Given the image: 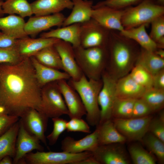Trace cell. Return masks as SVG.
<instances>
[{"mask_svg": "<svg viewBox=\"0 0 164 164\" xmlns=\"http://www.w3.org/2000/svg\"><path fill=\"white\" fill-rule=\"evenodd\" d=\"M59 39L54 38H31L28 36L18 39L15 46L22 59L30 58L44 48L54 45Z\"/></svg>", "mask_w": 164, "mask_h": 164, "instance_id": "19", "label": "cell"}, {"mask_svg": "<svg viewBox=\"0 0 164 164\" xmlns=\"http://www.w3.org/2000/svg\"><path fill=\"white\" fill-rule=\"evenodd\" d=\"M143 0H104L99 2L93 7L106 6L117 9H124L139 3Z\"/></svg>", "mask_w": 164, "mask_h": 164, "instance_id": "42", "label": "cell"}, {"mask_svg": "<svg viewBox=\"0 0 164 164\" xmlns=\"http://www.w3.org/2000/svg\"><path fill=\"white\" fill-rule=\"evenodd\" d=\"M135 63L143 67L152 75L164 69V59L153 52L142 48Z\"/></svg>", "mask_w": 164, "mask_h": 164, "instance_id": "29", "label": "cell"}, {"mask_svg": "<svg viewBox=\"0 0 164 164\" xmlns=\"http://www.w3.org/2000/svg\"><path fill=\"white\" fill-rule=\"evenodd\" d=\"M19 121V127L17 137L15 153L13 158V163L24 164L25 156L32 151H43L44 148L40 143V141L36 137L29 133Z\"/></svg>", "mask_w": 164, "mask_h": 164, "instance_id": "13", "label": "cell"}, {"mask_svg": "<svg viewBox=\"0 0 164 164\" xmlns=\"http://www.w3.org/2000/svg\"><path fill=\"white\" fill-rule=\"evenodd\" d=\"M135 100L116 97L113 107L112 118H131Z\"/></svg>", "mask_w": 164, "mask_h": 164, "instance_id": "32", "label": "cell"}, {"mask_svg": "<svg viewBox=\"0 0 164 164\" xmlns=\"http://www.w3.org/2000/svg\"><path fill=\"white\" fill-rule=\"evenodd\" d=\"M17 40V39L3 33L0 36V48H8L15 46Z\"/></svg>", "mask_w": 164, "mask_h": 164, "instance_id": "46", "label": "cell"}, {"mask_svg": "<svg viewBox=\"0 0 164 164\" xmlns=\"http://www.w3.org/2000/svg\"><path fill=\"white\" fill-rule=\"evenodd\" d=\"M75 164H99V163L92 154L89 157L77 162Z\"/></svg>", "mask_w": 164, "mask_h": 164, "instance_id": "47", "label": "cell"}, {"mask_svg": "<svg viewBox=\"0 0 164 164\" xmlns=\"http://www.w3.org/2000/svg\"><path fill=\"white\" fill-rule=\"evenodd\" d=\"M30 58L35 70L36 78L41 88L52 82L62 79L68 80L70 78L66 72L46 66L39 62L33 56Z\"/></svg>", "mask_w": 164, "mask_h": 164, "instance_id": "21", "label": "cell"}, {"mask_svg": "<svg viewBox=\"0 0 164 164\" xmlns=\"http://www.w3.org/2000/svg\"><path fill=\"white\" fill-rule=\"evenodd\" d=\"M2 8L4 14H16L23 18L33 14L30 3L27 0H5Z\"/></svg>", "mask_w": 164, "mask_h": 164, "instance_id": "31", "label": "cell"}, {"mask_svg": "<svg viewBox=\"0 0 164 164\" xmlns=\"http://www.w3.org/2000/svg\"><path fill=\"white\" fill-rule=\"evenodd\" d=\"M33 56L40 63L46 66L63 71L60 56L54 45L44 48Z\"/></svg>", "mask_w": 164, "mask_h": 164, "instance_id": "30", "label": "cell"}, {"mask_svg": "<svg viewBox=\"0 0 164 164\" xmlns=\"http://www.w3.org/2000/svg\"><path fill=\"white\" fill-rule=\"evenodd\" d=\"M19 117L6 113L0 114V136L19 120Z\"/></svg>", "mask_w": 164, "mask_h": 164, "instance_id": "44", "label": "cell"}, {"mask_svg": "<svg viewBox=\"0 0 164 164\" xmlns=\"http://www.w3.org/2000/svg\"><path fill=\"white\" fill-rule=\"evenodd\" d=\"M153 52L159 57L164 59V50L163 49L157 48Z\"/></svg>", "mask_w": 164, "mask_h": 164, "instance_id": "49", "label": "cell"}, {"mask_svg": "<svg viewBox=\"0 0 164 164\" xmlns=\"http://www.w3.org/2000/svg\"><path fill=\"white\" fill-rule=\"evenodd\" d=\"M98 135V131L96 128L92 133L78 140L67 136L61 142V149L63 151L73 153L86 151L92 152L99 145Z\"/></svg>", "mask_w": 164, "mask_h": 164, "instance_id": "18", "label": "cell"}, {"mask_svg": "<svg viewBox=\"0 0 164 164\" xmlns=\"http://www.w3.org/2000/svg\"><path fill=\"white\" fill-rule=\"evenodd\" d=\"M146 90L135 82L129 74L118 79L116 82V96L118 98L139 99Z\"/></svg>", "mask_w": 164, "mask_h": 164, "instance_id": "20", "label": "cell"}, {"mask_svg": "<svg viewBox=\"0 0 164 164\" xmlns=\"http://www.w3.org/2000/svg\"><path fill=\"white\" fill-rule=\"evenodd\" d=\"M11 157L9 156H6L4 157L0 160V164H12L13 163V160Z\"/></svg>", "mask_w": 164, "mask_h": 164, "instance_id": "48", "label": "cell"}, {"mask_svg": "<svg viewBox=\"0 0 164 164\" xmlns=\"http://www.w3.org/2000/svg\"><path fill=\"white\" fill-rule=\"evenodd\" d=\"M73 3L72 11L66 18L62 25L65 26L75 23H81L92 18L93 9L92 0H72Z\"/></svg>", "mask_w": 164, "mask_h": 164, "instance_id": "24", "label": "cell"}, {"mask_svg": "<svg viewBox=\"0 0 164 164\" xmlns=\"http://www.w3.org/2000/svg\"><path fill=\"white\" fill-rule=\"evenodd\" d=\"M37 110L49 118L68 115V111L57 81L50 83L41 88V101Z\"/></svg>", "mask_w": 164, "mask_h": 164, "instance_id": "6", "label": "cell"}, {"mask_svg": "<svg viewBox=\"0 0 164 164\" xmlns=\"http://www.w3.org/2000/svg\"><path fill=\"white\" fill-rule=\"evenodd\" d=\"M67 82L81 99L86 111L87 123L92 126H97L100 119L98 97L103 85L101 79H89L83 74L77 80L70 78Z\"/></svg>", "mask_w": 164, "mask_h": 164, "instance_id": "3", "label": "cell"}, {"mask_svg": "<svg viewBox=\"0 0 164 164\" xmlns=\"http://www.w3.org/2000/svg\"><path fill=\"white\" fill-rule=\"evenodd\" d=\"M103 85L99 93L98 102L100 110L99 123L112 119V111L116 98L115 89L117 80L105 70L101 76Z\"/></svg>", "mask_w": 164, "mask_h": 164, "instance_id": "10", "label": "cell"}, {"mask_svg": "<svg viewBox=\"0 0 164 164\" xmlns=\"http://www.w3.org/2000/svg\"><path fill=\"white\" fill-rule=\"evenodd\" d=\"M153 112L147 104L140 98L136 99L135 102L131 118L144 117Z\"/></svg>", "mask_w": 164, "mask_h": 164, "instance_id": "43", "label": "cell"}, {"mask_svg": "<svg viewBox=\"0 0 164 164\" xmlns=\"http://www.w3.org/2000/svg\"><path fill=\"white\" fill-rule=\"evenodd\" d=\"M19 124V120L0 136V160L6 156L14 158Z\"/></svg>", "mask_w": 164, "mask_h": 164, "instance_id": "28", "label": "cell"}, {"mask_svg": "<svg viewBox=\"0 0 164 164\" xmlns=\"http://www.w3.org/2000/svg\"><path fill=\"white\" fill-rule=\"evenodd\" d=\"M23 59L15 45L8 48H0V63L15 64Z\"/></svg>", "mask_w": 164, "mask_h": 164, "instance_id": "38", "label": "cell"}, {"mask_svg": "<svg viewBox=\"0 0 164 164\" xmlns=\"http://www.w3.org/2000/svg\"><path fill=\"white\" fill-rule=\"evenodd\" d=\"M128 152L135 164H155L156 160L152 155L141 146L133 144L129 146Z\"/></svg>", "mask_w": 164, "mask_h": 164, "instance_id": "36", "label": "cell"}, {"mask_svg": "<svg viewBox=\"0 0 164 164\" xmlns=\"http://www.w3.org/2000/svg\"><path fill=\"white\" fill-rule=\"evenodd\" d=\"M120 143L100 145L92 155L99 164H128L129 160Z\"/></svg>", "mask_w": 164, "mask_h": 164, "instance_id": "14", "label": "cell"}, {"mask_svg": "<svg viewBox=\"0 0 164 164\" xmlns=\"http://www.w3.org/2000/svg\"><path fill=\"white\" fill-rule=\"evenodd\" d=\"M153 87L164 90V69L153 75Z\"/></svg>", "mask_w": 164, "mask_h": 164, "instance_id": "45", "label": "cell"}, {"mask_svg": "<svg viewBox=\"0 0 164 164\" xmlns=\"http://www.w3.org/2000/svg\"><path fill=\"white\" fill-rule=\"evenodd\" d=\"M67 121L66 130L68 132H81L90 133V128L89 124L81 118H73Z\"/></svg>", "mask_w": 164, "mask_h": 164, "instance_id": "41", "label": "cell"}, {"mask_svg": "<svg viewBox=\"0 0 164 164\" xmlns=\"http://www.w3.org/2000/svg\"><path fill=\"white\" fill-rule=\"evenodd\" d=\"M92 18L110 30L119 32L124 28L122 23L124 9H117L106 6L93 7Z\"/></svg>", "mask_w": 164, "mask_h": 164, "instance_id": "12", "label": "cell"}, {"mask_svg": "<svg viewBox=\"0 0 164 164\" xmlns=\"http://www.w3.org/2000/svg\"><path fill=\"white\" fill-rule=\"evenodd\" d=\"M35 15H51L60 12L65 9H72V0H36L30 3Z\"/></svg>", "mask_w": 164, "mask_h": 164, "instance_id": "23", "label": "cell"}, {"mask_svg": "<svg viewBox=\"0 0 164 164\" xmlns=\"http://www.w3.org/2000/svg\"><path fill=\"white\" fill-rule=\"evenodd\" d=\"M110 31L91 18L80 23V46L84 48L107 47Z\"/></svg>", "mask_w": 164, "mask_h": 164, "instance_id": "8", "label": "cell"}, {"mask_svg": "<svg viewBox=\"0 0 164 164\" xmlns=\"http://www.w3.org/2000/svg\"><path fill=\"white\" fill-rule=\"evenodd\" d=\"M3 1V0H0V17H2L4 13L2 9V6Z\"/></svg>", "mask_w": 164, "mask_h": 164, "instance_id": "50", "label": "cell"}, {"mask_svg": "<svg viewBox=\"0 0 164 164\" xmlns=\"http://www.w3.org/2000/svg\"><path fill=\"white\" fill-rule=\"evenodd\" d=\"M155 2L158 4L164 6V0H153Z\"/></svg>", "mask_w": 164, "mask_h": 164, "instance_id": "51", "label": "cell"}, {"mask_svg": "<svg viewBox=\"0 0 164 164\" xmlns=\"http://www.w3.org/2000/svg\"><path fill=\"white\" fill-rule=\"evenodd\" d=\"M153 118L151 115L144 117L112 119L118 131L131 141H141L148 131L150 122Z\"/></svg>", "mask_w": 164, "mask_h": 164, "instance_id": "9", "label": "cell"}, {"mask_svg": "<svg viewBox=\"0 0 164 164\" xmlns=\"http://www.w3.org/2000/svg\"><path fill=\"white\" fill-rule=\"evenodd\" d=\"M66 18L60 12L47 15H35L30 17L25 23V30L28 35L35 36L52 27L62 26Z\"/></svg>", "mask_w": 164, "mask_h": 164, "instance_id": "17", "label": "cell"}, {"mask_svg": "<svg viewBox=\"0 0 164 164\" xmlns=\"http://www.w3.org/2000/svg\"><path fill=\"white\" fill-rule=\"evenodd\" d=\"M129 74L135 82L146 90L153 87V75L141 65L135 63Z\"/></svg>", "mask_w": 164, "mask_h": 164, "instance_id": "35", "label": "cell"}, {"mask_svg": "<svg viewBox=\"0 0 164 164\" xmlns=\"http://www.w3.org/2000/svg\"><path fill=\"white\" fill-rule=\"evenodd\" d=\"M98 131L99 145L115 143H123L126 138L117 129L112 119L99 124L96 128Z\"/></svg>", "mask_w": 164, "mask_h": 164, "instance_id": "26", "label": "cell"}, {"mask_svg": "<svg viewBox=\"0 0 164 164\" xmlns=\"http://www.w3.org/2000/svg\"><path fill=\"white\" fill-rule=\"evenodd\" d=\"M164 14V6L153 0H143L136 6L125 9L122 23L124 29L135 27L150 23Z\"/></svg>", "mask_w": 164, "mask_h": 164, "instance_id": "5", "label": "cell"}, {"mask_svg": "<svg viewBox=\"0 0 164 164\" xmlns=\"http://www.w3.org/2000/svg\"><path fill=\"white\" fill-rule=\"evenodd\" d=\"M57 82L68 109L69 118H82L86 115V111L79 95L67 80L62 79Z\"/></svg>", "mask_w": 164, "mask_h": 164, "instance_id": "16", "label": "cell"}, {"mask_svg": "<svg viewBox=\"0 0 164 164\" xmlns=\"http://www.w3.org/2000/svg\"><path fill=\"white\" fill-rule=\"evenodd\" d=\"M148 132H150L164 142V113L162 111L158 117L152 118Z\"/></svg>", "mask_w": 164, "mask_h": 164, "instance_id": "39", "label": "cell"}, {"mask_svg": "<svg viewBox=\"0 0 164 164\" xmlns=\"http://www.w3.org/2000/svg\"><path fill=\"white\" fill-rule=\"evenodd\" d=\"M3 34V33L2 32H0V36L2 35Z\"/></svg>", "mask_w": 164, "mask_h": 164, "instance_id": "52", "label": "cell"}, {"mask_svg": "<svg viewBox=\"0 0 164 164\" xmlns=\"http://www.w3.org/2000/svg\"><path fill=\"white\" fill-rule=\"evenodd\" d=\"M80 23H75L43 32L40 37L54 38L70 43L73 47L80 46Z\"/></svg>", "mask_w": 164, "mask_h": 164, "instance_id": "22", "label": "cell"}, {"mask_svg": "<svg viewBox=\"0 0 164 164\" xmlns=\"http://www.w3.org/2000/svg\"><path fill=\"white\" fill-rule=\"evenodd\" d=\"M154 112L162 109L164 105V90L153 87L146 90L141 98Z\"/></svg>", "mask_w": 164, "mask_h": 164, "instance_id": "34", "label": "cell"}, {"mask_svg": "<svg viewBox=\"0 0 164 164\" xmlns=\"http://www.w3.org/2000/svg\"><path fill=\"white\" fill-rule=\"evenodd\" d=\"M53 124V128L51 132L46 137L50 145H54L60 136L67 129V121L60 117L52 118Z\"/></svg>", "mask_w": 164, "mask_h": 164, "instance_id": "37", "label": "cell"}, {"mask_svg": "<svg viewBox=\"0 0 164 164\" xmlns=\"http://www.w3.org/2000/svg\"><path fill=\"white\" fill-rule=\"evenodd\" d=\"M19 119L26 131L47 145L45 133L46 130L48 118L35 109H31L24 113Z\"/></svg>", "mask_w": 164, "mask_h": 164, "instance_id": "11", "label": "cell"}, {"mask_svg": "<svg viewBox=\"0 0 164 164\" xmlns=\"http://www.w3.org/2000/svg\"><path fill=\"white\" fill-rule=\"evenodd\" d=\"M150 23L151 30L149 35L156 43L159 40L164 38V15L157 17Z\"/></svg>", "mask_w": 164, "mask_h": 164, "instance_id": "40", "label": "cell"}, {"mask_svg": "<svg viewBox=\"0 0 164 164\" xmlns=\"http://www.w3.org/2000/svg\"><path fill=\"white\" fill-rule=\"evenodd\" d=\"M25 23L23 18L14 14L0 17V30L15 39H22L28 36L25 30Z\"/></svg>", "mask_w": 164, "mask_h": 164, "instance_id": "25", "label": "cell"}, {"mask_svg": "<svg viewBox=\"0 0 164 164\" xmlns=\"http://www.w3.org/2000/svg\"><path fill=\"white\" fill-rule=\"evenodd\" d=\"M141 141L150 152L156 157L161 164L164 163V142L152 133L148 132Z\"/></svg>", "mask_w": 164, "mask_h": 164, "instance_id": "33", "label": "cell"}, {"mask_svg": "<svg viewBox=\"0 0 164 164\" xmlns=\"http://www.w3.org/2000/svg\"><path fill=\"white\" fill-rule=\"evenodd\" d=\"M73 48L76 62L83 74L89 79H101L108 60L107 46L84 48L79 46Z\"/></svg>", "mask_w": 164, "mask_h": 164, "instance_id": "4", "label": "cell"}, {"mask_svg": "<svg viewBox=\"0 0 164 164\" xmlns=\"http://www.w3.org/2000/svg\"><path fill=\"white\" fill-rule=\"evenodd\" d=\"M54 46L60 56L63 71L73 80H79L83 74L76 62L72 45L60 40Z\"/></svg>", "mask_w": 164, "mask_h": 164, "instance_id": "15", "label": "cell"}, {"mask_svg": "<svg viewBox=\"0 0 164 164\" xmlns=\"http://www.w3.org/2000/svg\"><path fill=\"white\" fill-rule=\"evenodd\" d=\"M41 89L30 58L0 63V106L5 113L20 118L30 109L37 110Z\"/></svg>", "mask_w": 164, "mask_h": 164, "instance_id": "1", "label": "cell"}, {"mask_svg": "<svg viewBox=\"0 0 164 164\" xmlns=\"http://www.w3.org/2000/svg\"><path fill=\"white\" fill-rule=\"evenodd\" d=\"M136 43L119 33L110 30L105 70L116 80L128 74L135 65L140 51Z\"/></svg>", "mask_w": 164, "mask_h": 164, "instance_id": "2", "label": "cell"}, {"mask_svg": "<svg viewBox=\"0 0 164 164\" xmlns=\"http://www.w3.org/2000/svg\"></svg>", "mask_w": 164, "mask_h": 164, "instance_id": "53", "label": "cell"}, {"mask_svg": "<svg viewBox=\"0 0 164 164\" xmlns=\"http://www.w3.org/2000/svg\"><path fill=\"white\" fill-rule=\"evenodd\" d=\"M146 25L143 24L135 27L124 29L119 33L123 36L136 42L141 48L154 52L157 48V46L147 33L146 29Z\"/></svg>", "mask_w": 164, "mask_h": 164, "instance_id": "27", "label": "cell"}, {"mask_svg": "<svg viewBox=\"0 0 164 164\" xmlns=\"http://www.w3.org/2000/svg\"><path fill=\"white\" fill-rule=\"evenodd\" d=\"M92 152L86 151L78 153L66 152H54L37 151L30 152L24 157L25 164H75L92 155Z\"/></svg>", "mask_w": 164, "mask_h": 164, "instance_id": "7", "label": "cell"}]
</instances>
